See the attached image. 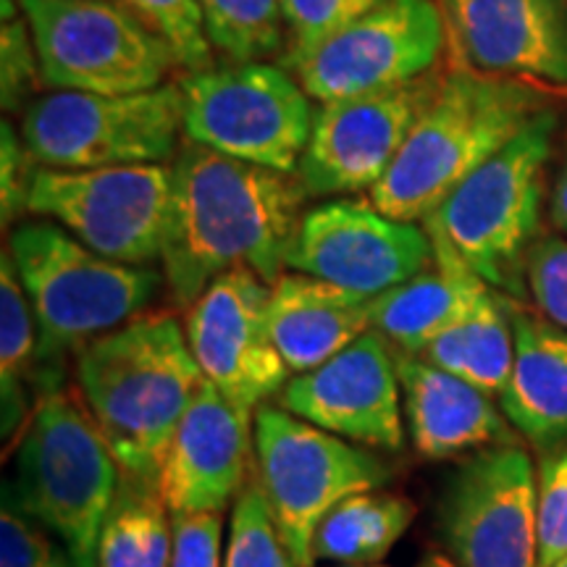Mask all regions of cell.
Masks as SVG:
<instances>
[{
  "instance_id": "6da1fadb",
  "label": "cell",
  "mask_w": 567,
  "mask_h": 567,
  "mask_svg": "<svg viewBox=\"0 0 567 567\" xmlns=\"http://www.w3.org/2000/svg\"><path fill=\"white\" fill-rule=\"evenodd\" d=\"M305 200L308 193L297 176L234 161L195 142L179 147L161 252L176 308L189 310L213 279L239 268L266 284L279 279Z\"/></svg>"
},
{
  "instance_id": "7a4b0ae2",
  "label": "cell",
  "mask_w": 567,
  "mask_h": 567,
  "mask_svg": "<svg viewBox=\"0 0 567 567\" xmlns=\"http://www.w3.org/2000/svg\"><path fill=\"white\" fill-rule=\"evenodd\" d=\"M84 405L130 478L155 484L172 439L205 384L174 316H137L76 352Z\"/></svg>"
},
{
  "instance_id": "3957f363",
  "label": "cell",
  "mask_w": 567,
  "mask_h": 567,
  "mask_svg": "<svg viewBox=\"0 0 567 567\" xmlns=\"http://www.w3.org/2000/svg\"><path fill=\"white\" fill-rule=\"evenodd\" d=\"M555 103V92L536 84L450 66L371 203L396 221L423 224L460 182Z\"/></svg>"
},
{
  "instance_id": "277c9868",
  "label": "cell",
  "mask_w": 567,
  "mask_h": 567,
  "mask_svg": "<svg viewBox=\"0 0 567 567\" xmlns=\"http://www.w3.org/2000/svg\"><path fill=\"white\" fill-rule=\"evenodd\" d=\"M9 252L38 321L34 379L55 392L53 371L66 352H82L130 323L158 295L163 276L151 266L103 258L55 221H24Z\"/></svg>"
},
{
  "instance_id": "5b68a950",
  "label": "cell",
  "mask_w": 567,
  "mask_h": 567,
  "mask_svg": "<svg viewBox=\"0 0 567 567\" xmlns=\"http://www.w3.org/2000/svg\"><path fill=\"white\" fill-rule=\"evenodd\" d=\"M557 126L555 105L460 182L423 221L431 239L452 247L488 287L517 302L528 292V258L538 243Z\"/></svg>"
},
{
  "instance_id": "8992f818",
  "label": "cell",
  "mask_w": 567,
  "mask_h": 567,
  "mask_svg": "<svg viewBox=\"0 0 567 567\" xmlns=\"http://www.w3.org/2000/svg\"><path fill=\"white\" fill-rule=\"evenodd\" d=\"M122 476L90 410L66 392H53L42 396L21 439L11 499L61 538L74 567H97L105 517Z\"/></svg>"
},
{
  "instance_id": "52a82bcc",
  "label": "cell",
  "mask_w": 567,
  "mask_h": 567,
  "mask_svg": "<svg viewBox=\"0 0 567 567\" xmlns=\"http://www.w3.org/2000/svg\"><path fill=\"white\" fill-rule=\"evenodd\" d=\"M184 137L234 161L297 176L313 132V97L287 66L216 63L179 80Z\"/></svg>"
},
{
  "instance_id": "ba28073f",
  "label": "cell",
  "mask_w": 567,
  "mask_h": 567,
  "mask_svg": "<svg viewBox=\"0 0 567 567\" xmlns=\"http://www.w3.org/2000/svg\"><path fill=\"white\" fill-rule=\"evenodd\" d=\"M179 84L132 95L51 90L21 116V137L32 158L59 172L166 163L179 153Z\"/></svg>"
},
{
  "instance_id": "9c48e42d",
  "label": "cell",
  "mask_w": 567,
  "mask_h": 567,
  "mask_svg": "<svg viewBox=\"0 0 567 567\" xmlns=\"http://www.w3.org/2000/svg\"><path fill=\"white\" fill-rule=\"evenodd\" d=\"M252 446L258 486L297 567H313L316 530L339 502L375 492L389 478L371 452L279 405L255 410Z\"/></svg>"
},
{
  "instance_id": "30bf717a",
  "label": "cell",
  "mask_w": 567,
  "mask_h": 567,
  "mask_svg": "<svg viewBox=\"0 0 567 567\" xmlns=\"http://www.w3.org/2000/svg\"><path fill=\"white\" fill-rule=\"evenodd\" d=\"M19 11L51 90L132 95L179 71L166 42L118 0H19Z\"/></svg>"
},
{
  "instance_id": "8fae6325",
  "label": "cell",
  "mask_w": 567,
  "mask_h": 567,
  "mask_svg": "<svg viewBox=\"0 0 567 567\" xmlns=\"http://www.w3.org/2000/svg\"><path fill=\"white\" fill-rule=\"evenodd\" d=\"M172 208V166H113L87 172L42 168L30 213L74 234L103 258L151 266L161 258Z\"/></svg>"
},
{
  "instance_id": "7c38bea8",
  "label": "cell",
  "mask_w": 567,
  "mask_h": 567,
  "mask_svg": "<svg viewBox=\"0 0 567 567\" xmlns=\"http://www.w3.org/2000/svg\"><path fill=\"white\" fill-rule=\"evenodd\" d=\"M444 53L439 0H384L287 69L313 101L334 103L421 80Z\"/></svg>"
},
{
  "instance_id": "4fadbf2b",
  "label": "cell",
  "mask_w": 567,
  "mask_h": 567,
  "mask_svg": "<svg viewBox=\"0 0 567 567\" xmlns=\"http://www.w3.org/2000/svg\"><path fill=\"white\" fill-rule=\"evenodd\" d=\"M439 66L402 87L321 103L297 168L308 197L373 193L444 80Z\"/></svg>"
},
{
  "instance_id": "5bb4252c",
  "label": "cell",
  "mask_w": 567,
  "mask_h": 567,
  "mask_svg": "<svg viewBox=\"0 0 567 567\" xmlns=\"http://www.w3.org/2000/svg\"><path fill=\"white\" fill-rule=\"evenodd\" d=\"M423 224L396 221L363 197H334L305 210L287 250L289 271L379 297L434 266Z\"/></svg>"
},
{
  "instance_id": "9a60e30c",
  "label": "cell",
  "mask_w": 567,
  "mask_h": 567,
  "mask_svg": "<svg viewBox=\"0 0 567 567\" xmlns=\"http://www.w3.org/2000/svg\"><path fill=\"white\" fill-rule=\"evenodd\" d=\"M460 567H538V481L517 444L488 446L460 467L442 507Z\"/></svg>"
},
{
  "instance_id": "2e32d148",
  "label": "cell",
  "mask_w": 567,
  "mask_h": 567,
  "mask_svg": "<svg viewBox=\"0 0 567 567\" xmlns=\"http://www.w3.org/2000/svg\"><path fill=\"white\" fill-rule=\"evenodd\" d=\"M271 284L239 268L208 284L187 310V342L203 379L245 413L287 386L289 365L268 329Z\"/></svg>"
},
{
  "instance_id": "e0dca14e",
  "label": "cell",
  "mask_w": 567,
  "mask_h": 567,
  "mask_svg": "<svg viewBox=\"0 0 567 567\" xmlns=\"http://www.w3.org/2000/svg\"><path fill=\"white\" fill-rule=\"evenodd\" d=\"M452 66L567 92V0H439Z\"/></svg>"
},
{
  "instance_id": "ac0fdd59",
  "label": "cell",
  "mask_w": 567,
  "mask_h": 567,
  "mask_svg": "<svg viewBox=\"0 0 567 567\" xmlns=\"http://www.w3.org/2000/svg\"><path fill=\"white\" fill-rule=\"evenodd\" d=\"M402 386L392 342L371 329L313 371L297 373L279 392V408L352 442L402 450Z\"/></svg>"
},
{
  "instance_id": "d6986e66",
  "label": "cell",
  "mask_w": 567,
  "mask_h": 567,
  "mask_svg": "<svg viewBox=\"0 0 567 567\" xmlns=\"http://www.w3.org/2000/svg\"><path fill=\"white\" fill-rule=\"evenodd\" d=\"M250 455V413L205 384L163 460L158 494L172 515L221 513L239 494Z\"/></svg>"
},
{
  "instance_id": "ffe728a7",
  "label": "cell",
  "mask_w": 567,
  "mask_h": 567,
  "mask_svg": "<svg viewBox=\"0 0 567 567\" xmlns=\"http://www.w3.org/2000/svg\"><path fill=\"white\" fill-rule=\"evenodd\" d=\"M394 352L410 439L423 457L450 460L488 444H513V431L494 408L492 394L417 354Z\"/></svg>"
},
{
  "instance_id": "44dd1931",
  "label": "cell",
  "mask_w": 567,
  "mask_h": 567,
  "mask_svg": "<svg viewBox=\"0 0 567 567\" xmlns=\"http://www.w3.org/2000/svg\"><path fill=\"white\" fill-rule=\"evenodd\" d=\"M373 300L310 274H281L268 297V329L289 371H313L368 334Z\"/></svg>"
},
{
  "instance_id": "7402d4cb",
  "label": "cell",
  "mask_w": 567,
  "mask_h": 567,
  "mask_svg": "<svg viewBox=\"0 0 567 567\" xmlns=\"http://www.w3.org/2000/svg\"><path fill=\"white\" fill-rule=\"evenodd\" d=\"M515 363L499 392L502 413L542 450L567 444V331L549 318L513 310Z\"/></svg>"
},
{
  "instance_id": "603a6c76",
  "label": "cell",
  "mask_w": 567,
  "mask_h": 567,
  "mask_svg": "<svg viewBox=\"0 0 567 567\" xmlns=\"http://www.w3.org/2000/svg\"><path fill=\"white\" fill-rule=\"evenodd\" d=\"M431 243L436 250L434 266L373 300V329L400 352H421L450 326L463 321L492 289L452 247L436 239Z\"/></svg>"
},
{
  "instance_id": "cb8c5ba5",
  "label": "cell",
  "mask_w": 567,
  "mask_h": 567,
  "mask_svg": "<svg viewBox=\"0 0 567 567\" xmlns=\"http://www.w3.org/2000/svg\"><path fill=\"white\" fill-rule=\"evenodd\" d=\"M515 305L517 300L492 287L463 321L425 344L417 358L478 386L481 392L499 394L515 363Z\"/></svg>"
},
{
  "instance_id": "d4e9b609",
  "label": "cell",
  "mask_w": 567,
  "mask_h": 567,
  "mask_svg": "<svg viewBox=\"0 0 567 567\" xmlns=\"http://www.w3.org/2000/svg\"><path fill=\"white\" fill-rule=\"evenodd\" d=\"M413 517V502L400 494L347 496L318 526L313 557L342 565H373L405 536Z\"/></svg>"
},
{
  "instance_id": "484cf974",
  "label": "cell",
  "mask_w": 567,
  "mask_h": 567,
  "mask_svg": "<svg viewBox=\"0 0 567 567\" xmlns=\"http://www.w3.org/2000/svg\"><path fill=\"white\" fill-rule=\"evenodd\" d=\"M158 486L122 476L97 547V567H172L174 523Z\"/></svg>"
},
{
  "instance_id": "4316f807",
  "label": "cell",
  "mask_w": 567,
  "mask_h": 567,
  "mask_svg": "<svg viewBox=\"0 0 567 567\" xmlns=\"http://www.w3.org/2000/svg\"><path fill=\"white\" fill-rule=\"evenodd\" d=\"M38 368V321L21 287L9 247L0 258V379H3V436L17 431L27 402L21 384Z\"/></svg>"
},
{
  "instance_id": "83f0119b",
  "label": "cell",
  "mask_w": 567,
  "mask_h": 567,
  "mask_svg": "<svg viewBox=\"0 0 567 567\" xmlns=\"http://www.w3.org/2000/svg\"><path fill=\"white\" fill-rule=\"evenodd\" d=\"M203 13L221 63H260L287 51L284 0H203Z\"/></svg>"
},
{
  "instance_id": "f1b7e54d",
  "label": "cell",
  "mask_w": 567,
  "mask_h": 567,
  "mask_svg": "<svg viewBox=\"0 0 567 567\" xmlns=\"http://www.w3.org/2000/svg\"><path fill=\"white\" fill-rule=\"evenodd\" d=\"M118 3H124L166 42L182 74L216 66V53L205 32L203 0H118Z\"/></svg>"
},
{
  "instance_id": "f546056e",
  "label": "cell",
  "mask_w": 567,
  "mask_h": 567,
  "mask_svg": "<svg viewBox=\"0 0 567 567\" xmlns=\"http://www.w3.org/2000/svg\"><path fill=\"white\" fill-rule=\"evenodd\" d=\"M224 567H297L260 486L237 494Z\"/></svg>"
},
{
  "instance_id": "4dcf8cb0",
  "label": "cell",
  "mask_w": 567,
  "mask_h": 567,
  "mask_svg": "<svg viewBox=\"0 0 567 567\" xmlns=\"http://www.w3.org/2000/svg\"><path fill=\"white\" fill-rule=\"evenodd\" d=\"M381 3L384 0H284V19H287L284 66L308 55Z\"/></svg>"
},
{
  "instance_id": "1f68e13d",
  "label": "cell",
  "mask_w": 567,
  "mask_h": 567,
  "mask_svg": "<svg viewBox=\"0 0 567 567\" xmlns=\"http://www.w3.org/2000/svg\"><path fill=\"white\" fill-rule=\"evenodd\" d=\"M567 557V444L551 450L538 473V567Z\"/></svg>"
},
{
  "instance_id": "d6a6232c",
  "label": "cell",
  "mask_w": 567,
  "mask_h": 567,
  "mask_svg": "<svg viewBox=\"0 0 567 567\" xmlns=\"http://www.w3.org/2000/svg\"><path fill=\"white\" fill-rule=\"evenodd\" d=\"M42 82L38 51H34L32 30L24 17L3 21L0 30V92L3 109H27L34 97L32 92Z\"/></svg>"
},
{
  "instance_id": "836d02e7",
  "label": "cell",
  "mask_w": 567,
  "mask_h": 567,
  "mask_svg": "<svg viewBox=\"0 0 567 567\" xmlns=\"http://www.w3.org/2000/svg\"><path fill=\"white\" fill-rule=\"evenodd\" d=\"M0 567H74L69 551L48 538L45 528L34 526L3 494L0 513Z\"/></svg>"
},
{
  "instance_id": "e575fe53",
  "label": "cell",
  "mask_w": 567,
  "mask_h": 567,
  "mask_svg": "<svg viewBox=\"0 0 567 567\" xmlns=\"http://www.w3.org/2000/svg\"><path fill=\"white\" fill-rule=\"evenodd\" d=\"M528 295L544 318L567 331V239H538L528 258Z\"/></svg>"
},
{
  "instance_id": "d590c367",
  "label": "cell",
  "mask_w": 567,
  "mask_h": 567,
  "mask_svg": "<svg viewBox=\"0 0 567 567\" xmlns=\"http://www.w3.org/2000/svg\"><path fill=\"white\" fill-rule=\"evenodd\" d=\"M40 166L32 158L21 132L6 118L0 126V205H3V226L17 221L21 213H30V195Z\"/></svg>"
},
{
  "instance_id": "8d00e7d4",
  "label": "cell",
  "mask_w": 567,
  "mask_h": 567,
  "mask_svg": "<svg viewBox=\"0 0 567 567\" xmlns=\"http://www.w3.org/2000/svg\"><path fill=\"white\" fill-rule=\"evenodd\" d=\"M172 567H221V517L218 513L172 515Z\"/></svg>"
},
{
  "instance_id": "74e56055",
  "label": "cell",
  "mask_w": 567,
  "mask_h": 567,
  "mask_svg": "<svg viewBox=\"0 0 567 567\" xmlns=\"http://www.w3.org/2000/svg\"><path fill=\"white\" fill-rule=\"evenodd\" d=\"M549 218H551V226L567 237V151H565L563 166H559L555 187H551Z\"/></svg>"
},
{
  "instance_id": "f35d334b",
  "label": "cell",
  "mask_w": 567,
  "mask_h": 567,
  "mask_svg": "<svg viewBox=\"0 0 567 567\" xmlns=\"http://www.w3.org/2000/svg\"><path fill=\"white\" fill-rule=\"evenodd\" d=\"M421 567H460L457 563H452V559H446V557H442V555H431V557H425L423 559V565Z\"/></svg>"
},
{
  "instance_id": "ab89813d",
  "label": "cell",
  "mask_w": 567,
  "mask_h": 567,
  "mask_svg": "<svg viewBox=\"0 0 567 567\" xmlns=\"http://www.w3.org/2000/svg\"><path fill=\"white\" fill-rule=\"evenodd\" d=\"M551 567H567V557H563V559H559V563H555Z\"/></svg>"
},
{
  "instance_id": "60d3db41",
  "label": "cell",
  "mask_w": 567,
  "mask_h": 567,
  "mask_svg": "<svg viewBox=\"0 0 567 567\" xmlns=\"http://www.w3.org/2000/svg\"><path fill=\"white\" fill-rule=\"evenodd\" d=\"M342 567H384V565H342Z\"/></svg>"
}]
</instances>
